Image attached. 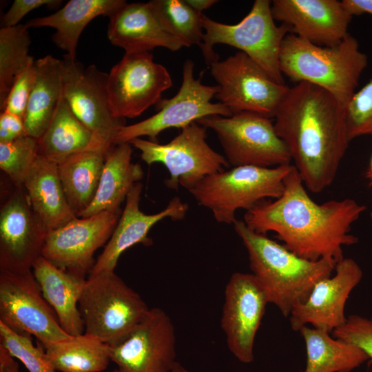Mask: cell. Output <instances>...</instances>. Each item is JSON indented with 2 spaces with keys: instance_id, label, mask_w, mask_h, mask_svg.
Returning <instances> with one entry per match:
<instances>
[{
  "instance_id": "6da1fadb",
  "label": "cell",
  "mask_w": 372,
  "mask_h": 372,
  "mask_svg": "<svg viewBox=\"0 0 372 372\" xmlns=\"http://www.w3.org/2000/svg\"><path fill=\"white\" fill-rule=\"evenodd\" d=\"M284 186L279 198L262 201L246 211L247 226L263 235L276 233L288 249L302 258L342 260L343 247L358 241L350 233L351 226L366 206L351 198L316 203L293 165Z\"/></svg>"
},
{
  "instance_id": "7a4b0ae2",
  "label": "cell",
  "mask_w": 372,
  "mask_h": 372,
  "mask_svg": "<svg viewBox=\"0 0 372 372\" xmlns=\"http://www.w3.org/2000/svg\"><path fill=\"white\" fill-rule=\"evenodd\" d=\"M274 128L306 188L320 193L334 181L350 140L345 107L327 90L297 83L274 116Z\"/></svg>"
},
{
  "instance_id": "3957f363",
  "label": "cell",
  "mask_w": 372,
  "mask_h": 372,
  "mask_svg": "<svg viewBox=\"0 0 372 372\" xmlns=\"http://www.w3.org/2000/svg\"><path fill=\"white\" fill-rule=\"evenodd\" d=\"M233 225L247 251L252 274L265 289L269 302L285 317L335 269L338 262L333 259L302 258L284 245L251 230L244 221L236 220Z\"/></svg>"
},
{
  "instance_id": "277c9868",
  "label": "cell",
  "mask_w": 372,
  "mask_h": 372,
  "mask_svg": "<svg viewBox=\"0 0 372 372\" xmlns=\"http://www.w3.org/2000/svg\"><path fill=\"white\" fill-rule=\"evenodd\" d=\"M279 59L282 75L296 83L306 82L327 90L344 107L368 64L367 56L349 33L333 46L317 45L289 33L282 41Z\"/></svg>"
},
{
  "instance_id": "5b68a950",
  "label": "cell",
  "mask_w": 372,
  "mask_h": 372,
  "mask_svg": "<svg viewBox=\"0 0 372 372\" xmlns=\"http://www.w3.org/2000/svg\"><path fill=\"white\" fill-rule=\"evenodd\" d=\"M200 48L208 65L218 61L213 48L225 44L246 54L276 82L285 84L280 68V51L283 39L291 32L286 24L276 25L269 0H256L249 12L238 23L225 24L205 14Z\"/></svg>"
},
{
  "instance_id": "8992f818",
  "label": "cell",
  "mask_w": 372,
  "mask_h": 372,
  "mask_svg": "<svg viewBox=\"0 0 372 372\" xmlns=\"http://www.w3.org/2000/svg\"><path fill=\"white\" fill-rule=\"evenodd\" d=\"M79 307L84 333L109 346L125 338L150 309L114 271L90 274Z\"/></svg>"
},
{
  "instance_id": "52a82bcc",
  "label": "cell",
  "mask_w": 372,
  "mask_h": 372,
  "mask_svg": "<svg viewBox=\"0 0 372 372\" xmlns=\"http://www.w3.org/2000/svg\"><path fill=\"white\" fill-rule=\"evenodd\" d=\"M292 165L234 167L206 176L189 192L218 223L234 224L238 209L248 211L266 198H279Z\"/></svg>"
},
{
  "instance_id": "ba28073f",
  "label": "cell",
  "mask_w": 372,
  "mask_h": 372,
  "mask_svg": "<svg viewBox=\"0 0 372 372\" xmlns=\"http://www.w3.org/2000/svg\"><path fill=\"white\" fill-rule=\"evenodd\" d=\"M196 123L216 132L230 165L275 167L291 164L288 149L269 118L245 112L229 117L209 116Z\"/></svg>"
},
{
  "instance_id": "9c48e42d",
  "label": "cell",
  "mask_w": 372,
  "mask_h": 372,
  "mask_svg": "<svg viewBox=\"0 0 372 372\" xmlns=\"http://www.w3.org/2000/svg\"><path fill=\"white\" fill-rule=\"evenodd\" d=\"M206 128L196 122L181 129L170 142L160 144L141 138L130 143L141 152V159L148 165L163 164L169 173L167 187L188 191L207 176L223 171L230 165L225 156L206 142Z\"/></svg>"
},
{
  "instance_id": "30bf717a",
  "label": "cell",
  "mask_w": 372,
  "mask_h": 372,
  "mask_svg": "<svg viewBox=\"0 0 372 372\" xmlns=\"http://www.w3.org/2000/svg\"><path fill=\"white\" fill-rule=\"evenodd\" d=\"M219 90L215 98L231 113L251 112L271 118L289 87L273 81L246 54L239 51L209 65Z\"/></svg>"
},
{
  "instance_id": "8fae6325",
  "label": "cell",
  "mask_w": 372,
  "mask_h": 372,
  "mask_svg": "<svg viewBox=\"0 0 372 372\" xmlns=\"http://www.w3.org/2000/svg\"><path fill=\"white\" fill-rule=\"evenodd\" d=\"M194 63L187 59L183 70L181 86L175 96L161 100L154 115L138 123L123 126L115 138L114 145L130 143L132 140L147 136L154 141L158 134L171 127L183 128L203 118L218 115L232 116L220 102L211 100L218 92V85H206L194 76Z\"/></svg>"
},
{
  "instance_id": "7c38bea8",
  "label": "cell",
  "mask_w": 372,
  "mask_h": 372,
  "mask_svg": "<svg viewBox=\"0 0 372 372\" xmlns=\"http://www.w3.org/2000/svg\"><path fill=\"white\" fill-rule=\"evenodd\" d=\"M63 94L71 110L94 137L108 149L114 145L125 119L111 109L107 82L108 74L94 65L85 67L68 54L61 60Z\"/></svg>"
},
{
  "instance_id": "4fadbf2b",
  "label": "cell",
  "mask_w": 372,
  "mask_h": 372,
  "mask_svg": "<svg viewBox=\"0 0 372 372\" xmlns=\"http://www.w3.org/2000/svg\"><path fill=\"white\" fill-rule=\"evenodd\" d=\"M0 322L41 345L70 336L44 299L32 269H0Z\"/></svg>"
},
{
  "instance_id": "5bb4252c",
  "label": "cell",
  "mask_w": 372,
  "mask_h": 372,
  "mask_svg": "<svg viewBox=\"0 0 372 372\" xmlns=\"http://www.w3.org/2000/svg\"><path fill=\"white\" fill-rule=\"evenodd\" d=\"M172 86L171 76L149 52L125 53L107 76V89L114 115L119 118L140 116L161 100Z\"/></svg>"
},
{
  "instance_id": "9a60e30c",
  "label": "cell",
  "mask_w": 372,
  "mask_h": 372,
  "mask_svg": "<svg viewBox=\"0 0 372 372\" xmlns=\"http://www.w3.org/2000/svg\"><path fill=\"white\" fill-rule=\"evenodd\" d=\"M109 354L122 372H172L177 362L170 318L161 308L150 309L125 338L109 346Z\"/></svg>"
},
{
  "instance_id": "2e32d148",
  "label": "cell",
  "mask_w": 372,
  "mask_h": 372,
  "mask_svg": "<svg viewBox=\"0 0 372 372\" xmlns=\"http://www.w3.org/2000/svg\"><path fill=\"white\" fill-rule=\"evenodd\" d=\"M120 216L121 212L103 211L76 217L48 231L41 256L61 269L85 277L95 263V251L107 242Z\"/></svg>"
},
{
  "instance_id": "e0dca14e",
  "label": "cell",
  "mask_w": 372,
  "mask_h": 372,
  "mask_svg": "<svg viewBox=\"0 0 372 372\" xmlns=\"http://www.w3.org/2000/svg\"><path fill=\"white\" fill-rule=\"evenodd\" d=\"M268 303L265 289L252 273L231 275L225 291L221 327L229 351L242 363L254 361L255 338Z\"/></svg>"
},
{
  "instance_id": "ac0fdd59",
  "label": "cell",
  "mask_w": 372,
  "mask_h": 372,
  "mask_svg": "<svg viewBox=\"0 0 372 372\" xmlns=\"http://www.w3.org/2000/svg\"><path fill=\"white\" fill-rule=\"evenodd\" d=\"M14 186L0 209V269L28 270L41 256L48 231L23 186Z\"/></svg>"
},
{
  "instance_id": "d6986e66",
  "label": "cell",
  "mask_w": 372,
  "mask_h": 372,
  "mask_svg": "<svg viewBox=\"0 0 372 372\" xmlns=\"http://www.w3.org/2000/svg\"><path fill=\"white\" fill-rule=\"evenodd\" d=\"M334 270L333 276L319 281L307 299L293 309L289 317L293 331L311 324L331 333L345 323L347 300L363 273L360 265L350 258L338 261Z\"/></svg>"
},
{
  "instance_id": "ffe728a7",
  "label": "cell",
  "mask_w": 372,
  "mask_h": 372,
  "mask_svg": "<svg viewBox=\"0 0 372 372\" xmlns=\"http://www.w3.org/2000/svg\"><path fill=\"white\" fill-rule=\"evenodd\" d=\"M271 12L291 33L320 46L341 42L353 17L338 0H273Z\"/></svg>"
},
{
  "instance_id": "44dd1931",
  "label": "cell",
  "mask_w": 372,
  "mask_h": 372,
  "mask_svg": "<svg viewBox=\"0 0 372 372\" xmlns=\"http://www.w3.org/2000/svg\"><path fill=\"white\" fill-rule=\"evenodd\" d=\"M142 188V184L136 183L128 193L124 209L114 231L95 261L90 274L114 271L120 256L127 249L138 243L148 245L152 242L148 234L154 225L165 218L180 220L185 216L188 205L177 196L173 198L168 205L158 213H143L139 209Z\"/></svg>"
},
{
  "instance_id": "7402d4cb",
  "label": "cell",
  "mask_w": 372,
  "mask_h": 372,
  "mask_svg": "<svg viewBox=\"0 0 372 372\" xmlns=\"http://www.w3.org/2000/svg\"><path fill=\"white\" fill-rule=\"evenodd\" d=\"M107 37L125 53L165 48L175 52L187 44L171 34L147 3H126L109 17Z\"/></svg>"
},
{
  "instance_id": "603a6c76",
  "label": "cell",
  "mask_w": 372,
  "mask_h": 372,
  "mask_svg": "<svg viewBox=\"0 0 372 372\" xmlns=\"http://www.w3.org/2000/svg\"><path fill=\"white\" fill-rule=\"evenodd\" d=\"M32 271L62 329L70 335L83 333L79 302L87 279L59 268L43 256L34 262Z\"/></svg>"
},
{
  "instance_id": "cb8c5ba5",
  "label": "cell",
  "mask_w": 372,
  "mask_h": 372,
  "mask_svg": "<svg viewBox=\"0 0 372 372\" xmlns=\"http://www.w3.org/2000/svg\"><path fill=\"white\" fill-rule=\"evenodd\" d=\"M23 186L32 209L48 231L77 217L66 198L56 164L38 155Z\"/></svg>"
},
{
  "instance_id": "d4e9b609",
  "label": "cell",
  "mask_w": 372,
  "mask_h": 372,
  "mask_svg": "<svg viewBox=\"0 0 372 372\" xmlns=\"http://www.w3.org/2000/svg\"><path fill=\"white\" fill-rule=\"evenodd\" d=\"M130 143L114 145L107 153L95 196L77 217H89L103 211L121 212V205L132 187L143 177L138 163L132 162Z\"/></svg>"
},
{
  "instance_id": "484cf974",
  "label": "cell",
  "mask_w": 372,
  "mask_h": 372,
  "mask_svg": "<svg viewBox=\"0 0 372 372\" xmlns=\"http://www.w3.org/2000/svg\"><path fill=\"white\" fill-rule=\"evenodd\" d=\"M124 0H70L56 12L29 20L30 28L49 27L56 30L52 37L57 48L76 58L79 37L87 24L99 16L110 17L126 3Z\"/></svg>"
},
{
  "instance_id": "4316f807",
  "label": "cell",
  "mask_w": 372,
  "mask_h": 372,
  "mask_svg": "<svg viewBox=\"0 0 372 372\" xmlns=\"http://www.w3.org/2000/svg\"><path fill=\"white\" fill-rule=\"evenodd\" d=\"M38 141V155L57 165L91 147H103L101 142L81 122L62 95L54 113Z\"/></svg>"
},
{
  "instance_id": "83f0119b",
  "label": "cell",
  "mask_w": 372,
  "mask_h": 372,
  "mask_svg": "<svg viewBox=\"0 0 372 372\" xmlns=\"http://www.w3.org/2000/svg\"><path fill=\"white\" fill-rule=\"evenodd\" d=\"M61 60L51 55L34 61L35 81L23 121L27 135L39 139L63 95Z\"/></svg>"
},
{
  "instance_id": "f1b7e54d",
  "label": "cell",
  "mask_w": 372,
  "mask_h": 372,
  "mask_svg": "<svg viewBox=\"0 0 372 372\" xmlns=\"http://www.w3.org/2000/svg\"><path fill=\"white\" fill-rule=\"evenodd\" d=\"M306 347L302 372H351L369 359L356 345L336 338L330 332L308 325L299 330Z\"/></svg>"
},
{
  "instance_id": "f546056e",
  "label": "cell",
  "mask_w": 372,
  "mask_h": 372,
  "mask_svg": "<svg viewBox=\"0 0 372 372\" xmlns=\"http://www.w3.org/2000/svg\"><path fill=\"white\" fill-rule=\"evenodd\" d=\"M107 152L103 147H91L57 165L66 198L76 216L95 196Z\"/></svg>"
},
{
  "instance_id": "4dcf8cb0",
  "label": "cell",
  "mask_w": 372,
  "mask_h": 372,
  "mask_svg": "<svg viewBox=\"0 0 372 372\" xmlns=\"http://www.w3.org/2000/svg\"><path fill=\"white\" fill-rule=\"evenodd\" d=\"M41 346L56 371L101 372L111 361L109 346L85 333Z\"/></svg>"
},
{
  "instance_id": "1f68e13d",
  "label": "cell",
  "mask_w": 372,
  "mask_h": 372,
  "mask_svg": "<svg viewBox=\"0 0 372 372\" xmlns=\"http://www.w3.org/2000/svg\"><path fill=\"white\" fill-rule=\"evenodd\" d=\"M31 44L25 24L0 29V109L19 74L33 58L29 55Z\"/></svg>"
},
{
  "instance_id": "d6a6232c",
  "label": "cell",
  "mask_w": 372,
  "mask_h": 372,
  "mask_svg": "<svg viewBox=\"0 0 372 372\" xmlns=\"http://www.w3.org/2000/svg\"><path fill=\"white\" fill-rule=\"evenodd\" d=\"M148 3L167 32L188 47H200L204 34L203 13L196 12L185 0H152Z\"/></svg>"
},
{
  "instance_id": "836d02e7",
  "label": "cell",
  "mask_w": 372,
  "mask_h": 372,
  "mask_svg": "<svg viewBox=\"0 0 372 372\" xmlns=\"http://www.w3.org/2000/svg\"><path fill=\"white\" fill-rule=\"evenodd\" d=\"M32 335L16 331L0 322V346L19 360L28 372H57L50 362L44 348Z\"/></svg>"
},
{
  "instance_id": "e575fe53",
  "label": "cell",
  "mask_w": 372,
  "mask_h": 372,
  "mask_svg": "<svg viewBox=\"0 0 372 372\" xmlns=\"http://www.w3.org/2000/svg\"><path fill=\"white\" fill-rule=\"evenodd\" d=\"M37 156V139L30 136L0 143V168L16 186L23 185Z\"/></svg>"
},
{
  "instance_id": "d590c367",
  "label": "cell",
  "mask_w": 372,
  "mask_h": 372,
  "mask_svg": "<svg viewBox=\"0 0 372 372\" xmlns=\"http://www.w3.org/2000/svg\"><path fill=\"white\" fill-rule=\"evenodd\" d=\"M345 113L350 141L361 136H372V79L354 94Z\"/></svg>"
},
{
  "instance_id": "8d00e7d4",
  "label": "cell",
  "mask_w": 372,
  "mask_h": 372,
  "mask_svg": "<svg viewBox=\"0 0 372 372\" xmlns=\"http://www.w3.org/2000/svg\"><path fill=\"white\" fill-rule=\"evenodd\" d=\"M34 61L32 58L15 79L1 112L6 111L24 118L35 81Z\"/></svg>"
},
{
  "instance_id": "74e56055",
  "label": "cell",
  "mask_w": 372,
  "mask_h": 372,
  "mask_svg": "<svg viewBox=\"0 0 372 372\" xmlns=\"http://www.w3.org/2000/svg\"><path fill=\"white\" fill-rule=\"evenodd\" d=\"M331 333L336 338L356 345L372 360V319L351 315Z\"/></svg>"
},
{
  "instance_id": "f35d334b",
  "label": "cell",
  "mask_w": 372,
  "mask_h": 372,
  "mask_svg": "<svg viewBox=\"0 0 372 372\" xmlns=\"http://www.w3.org/2000/svg\"><path fill=\"white\" fill-rule=\"evenodd\" d=\"M61 2L57 0H14L1 19V28L19 25L30 11L43 6H58Z\"/></svg>"
},
{
  "instance_id": "ab89813d",
  "label": "cell",
  "mask_w": 372,
  "mask_h": 372,
  "mask_svg": "<svg viewBox=\"0 0 372 372\" xmlns=\"http://www.w3.org/2000/svg\"><path fill=\"white\" fill-rule=\"evenodd\" d=\"M27 135L23 118L2 111L0 114V143H8Z\"/></svg>"
},
{
  "instance_id": "60d3db41",
  "label": "cell",
  "mask_w": 372,
  "mask_h": 372,
  "mask_svg": "<svg viewBox=\"0 0 372 372\" xmlns=\"http://www.w3.org/2000/svg\"><path fill=\"white\" fill-rule=\"evenodd\" d=\"M341 2L351 16L362 14L372 15V0H342Z\"/></svg>"
},
{
  "instance_id": "b9f144b4",
  "label": "cell",
  "mask_w": 372,
  "mask_h": 372,
  "mask_svg": "<svg viewBox=\"0 0 372 372\" xmlns=\"http://www.w3.org/2000/svg\"><path fill=\"white\" fill-rule=\"evenodd\" d=\"M0 372H20L18 362L1 346H0Z\"/></svg>"
},
{
  "instance_id": "7bdbcfd3",
  "label": "cell",
  "mask_w": 372,
  "mask_h": 372,
  "mask_svg": "<svg viewBox=\"0 0 372 372\" xmlns=\"http://www.w3.org/2000/svg\"><path fill=\"white\" fill-rule=\"evenodd\" d=\"M185 2L191 6L194 10L199 13H203V11L211 8L216 3V0H185Z\"/></svg>"
},
{
  "instance_id": "ee69618b",
  "label": "cell",
  "mask_w": 372,
  "mask_h": 372,
  "mask_svg": "<svg viewBox=\"0 0 372 372\" xmlns=\"http://www.w3.org/2000/svg\"><path fill=\"white\" fill-rule=\"evenodd\" d=\"M366 178L369 182V185H372V155L369 161L368 169L366 172Z\"/></svg>"
},
{
  "instance_id": "f6af8a7d",
  "label": "cell",
  "mask_w": 372,
  "mask_h": 372,
  "mask_svg": "<svg viewBox=\"0 0 372 372\" xmlns=\"http://www.w3.org/2000/svg\"><path fill=\"white\" fill-rule=\"evenodd\" d=\"M172 372H189V371L180 363L176 362Z\"/></svg>"
},
{
  "instance_id": "bcb514c9",
  "label": "cell",
  "mask_w": 372,
  "mask_h": 372,
  "mask_svg": "<svg viewBox=\"0 0 372 372\" xmlns=\"http://www.w3.org/2000/svg\"><path fill=\"white\" fill-rule=\"evenodd\" d=\"M112 372H122V371H121L119 369H117V370H115V371H112Z\"/></svg>"
},
{
  "instance_id": "7dc6e473",
  "label": "cell",
  "mask_w": 372,
  "mask_h": 372,
  "mask_svg": "<svg viewBox=\"0 0 372 372\" xmlns=\"http://www.w3.org/2000/svg\"><path fill=\"white\" fill-rule=\"evenodd\" d=\"M370 217H371V220H372V211H371V214H370Z\"/></svg>"
}]
</instances>
